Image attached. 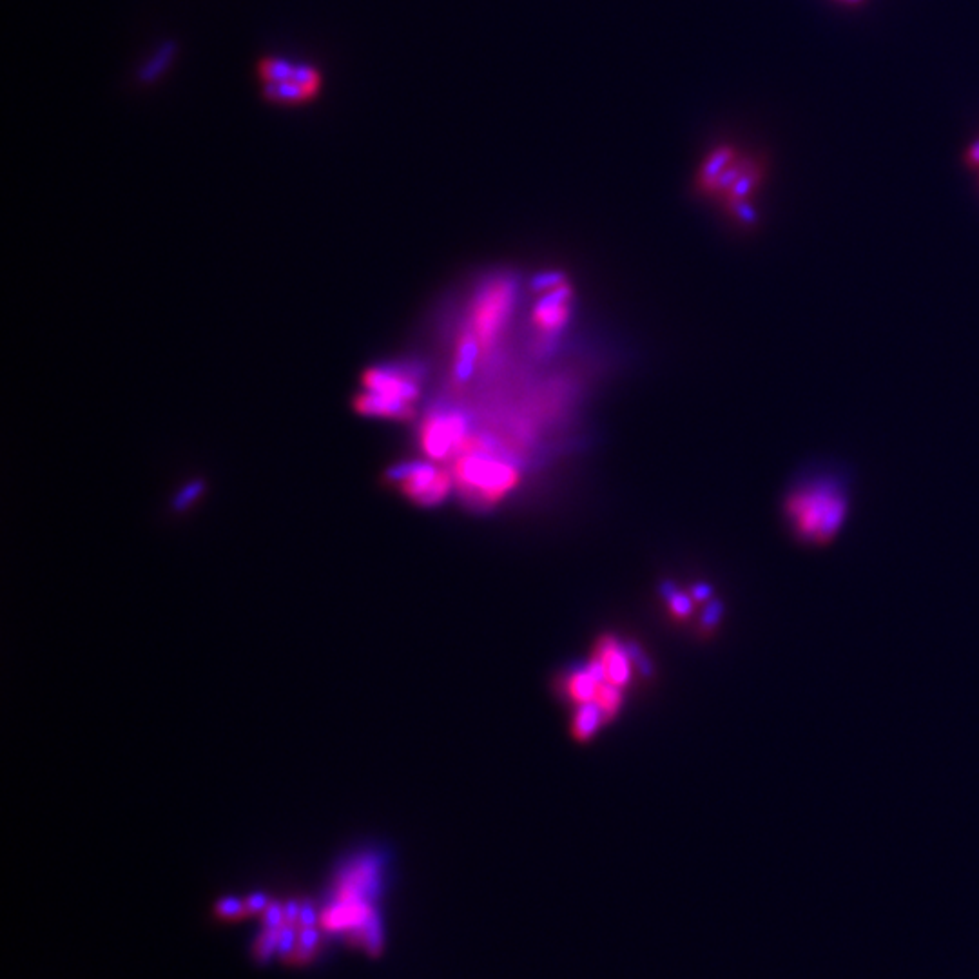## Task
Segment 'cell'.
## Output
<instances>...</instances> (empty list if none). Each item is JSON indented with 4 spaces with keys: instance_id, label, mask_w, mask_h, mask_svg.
<instances>
[{
    "instance_id": "obj_1",
    "label": "cell",
    "mask_w": 979,
    "mask_h": 979,
    "mask_svg": "<svg viewBox=\"0 0 979 979\" xmlns=\"http://www.w3.org/2000/svg\"><path fill=\"white\" fill-rule=\"evenodd\" d=\"M849 515V495L840 481L813 479L796 486L784 499V521L804 546L824 548L842 534Z\"/></svg>"
},
{
    "instance_id": "obj_2",
    "label": "cell",
    "mask_w": 979,
    "mask_h": 979,
    "mask_svg": "<svg viewBox=\"0 0 979 979\" xmlns=\"http://www.w3.org/2000/svg\"><path fill=\"white\" fill-rule=\"evenodd\" d=\"M517 287L510 276H495L477 291L470 305L465 336L457 347V367L468 372L495 349L514 312Z\"/></svg>"
},
{
    "instance_id": "obj_3",
    "label": "cell",
    "mask_w": 979,
    "mask_h": 979,
    "mask_svg": "<svg viewBox=\"0 0 979 979\" xmlns=\"http://www.w3.org/2000/svg\"><path fill=\"white\" fill-rule=\"evenodd\" d=\"M256 77L265 102L278 107H303L320 98L325 78L312 60L291 53H269L258 60Z\"/></svg>"
},
{
    "instance_id": "obj_4",
    "label": "cell",
    "mask_w": 979,
    "mask_h": 979,
    "mask_svg": "<svg viewBox=\"0 0 979 979\" xmlns=\"http://www.w3.org/2000/svg\"><path fill=\"white\" fill-rule=\"evenodd\" d=\"M454 485L468 505L490 508L514 490L519 472L505 459L490 450H479L477 443L466 441L452 466Z\"/></svg>"
},
{
    "instance_id": "obj_5",
    "label": "cell",
    "mask_w": 979,
    "mask_h": 979,
    "mask_svg": "<svg viewBox=\"0 0 979 979\" xmlns=\"http://www.w3.org/2000/svg\"><path fill=\"white\" fill-rule=\"evenodd\" d=\"M421 396V370L407 363L378 365L363 376L356 408L363 416L410 419Z\"/></svg>"
},
{
    "instance_id": "obj_6",
    "label": "cell",
    "mask_w": 979,
    "mask_h": 979,
    "mask_svg": "<svg viewBox=\"0 0 979 979\" xmlns=\"http://www.w3.org/2000/svg\"><path fill=\"white\" fill-rule=\"evenodd\" d=\"M390 479L410 501L425 508L441 505L454 486V475L450 468L419 461L394 466L390 470Z\"/></svg>"
},
{
    "instance_id": "obj_7",
    "label": "cell",
    "mask_w": 979,
    "mask_h": 979,
    "mask_svg": "<svg viewBox=\"0 0 979 979\" xmlns=\"http://www.w3.org/2000/svg\"><path fill=\"white\" fill-rule=\"evenodd\" d=\"M539 291L543 292V296L535 303L532 327L535 338L550 345L557 336L563 334L570 321L572 287L559 278H546Z\"/></svg>"
},
{
    "instance_id": "obj_8",
    "label": "cell",
    "mask_w": 979,
    "mask_h": 979,
    "mask_svg": "<svg viewBox=\"0 0 979 979\" xmlns=\"http://www.w3.org/2000/svg\"><path fill=\"white\" fill-rule=\"evenodd\" d=\"M466 441L465 419L454 412H434L419 428V445L434 461L459 454Z\"/></svg>"
},
{
    "instance_id": "obj_9",
    "label": "cell",
    "mask_w": 979,
    "mask_h": 979,
    "mask_svg": "<svg viewBox=\"0 0 979 979\" xmlns=\"http://www.w3.org/2000/svg\"><path fill=\"white\" fill-rule=\"evenodd\" d=\"M602 682L621 688L630 677V662L615 639H602L597 644L595 657L590 664Z\"/></svg>"
},
{
    "instance_id": "obj_10",
    "label": "cell",
    "mask_w": 979,
    "mask_h": 979,
    "mask_svg": "<svg viewBox=\"0 0 979 979\" xmlns=\"http://www.w3.org/2000/svg\"><path fill=\"white\" fill-rule=\"evenodd\" d=\"M740 155L742 153L738 151L737 147L729 146V144H724V146H718L717 149H713L704 158V162L700 164V167H698V191L700 193H706L709 187H711V184L717 180L718 176L722 175V171L726 169L727 165L733 164Z\"/></svg>"
},
{
    "instance_id": "obj_11",
    "label": "cell",
    "mask_w": 979,
    "mask_h": 979,
    "mask_svg": "<svg viewBox=\"0 0 979 979\" xmlns=\"http://www.w3.org/2000/svg\"><path fill=\"white\" fill-rule=\"evenodd\" d=\"M601 682V677L593 671L592 666H588V668L581 669V671H575L572 677L568 679V682H566V693H568L570 700L577 702L579 706L592 704L593 698H595L597 691H599Z\"/></svg>"
},
{
    "instance_id": "obj_12",
    "label": "cell",
    "mask_w": 979,
    "mask_h": 979,
    "mask_svg": "<svg viewBox=\"0 0 979 979\" xmlns=\"http://www.w3.org/2000/svg\"><path fill=\"white\" fill-rule=\"evenodd\" d=\"M601 722H604L601 709L597 708L593 702L592 704H584L573 718L575 737L588 740L595 733V729L601 726Z\"/></svg>"
},
{
    "instance_id": "obj_13",
    "label": "cell",
    "mask_w": 979,
    "mask_h": 979,
    "mask_svg": "<svg viewBox=\"0 0 979 979\" xmlns=\"http://www.w3.org/2000/svg\"><path fill=\"white\" fill-rule=\"evenodd\" d=\"M280 945V929H269L263 932L262 938L258 941V950L256 954L262 958V960H267L271 956L272 952L276 950V947Z\"/></svg>"
},
{
    "instance_id": "obj_14",
    "label": "cell",
    "mask_w": 979,
    "mask_h": 979,
    "mask_svg": "<svg viewBox=\"0 0 979 979\" xmlns=\"http://www.w3.org/2000/svg\"><path fill=\"white\" fill-rule=\"evenodd\" d=\"M243 909L249 911L247 905L243 907L242 903L238 902V900H223L216 907V911L220 912L222 916H238V914H242Z\"/></svg>"
},
{
    "instance_id": "obj_15",
    "label": "cell",
    "mask_w": 979,
    "mask_h": 979,
    "mask_svg": "<svg viewBox=\"0 0 979 979\" xmlns=\"http://www.w3.org/2000/svg\"><path fill=\"white\" fill-rule=\"evenodd\" d=\"M965 160H967V164H969L970 167H978L979 142H976V144H972V146L969 147V151H967V155H965Z\"/></svg>"
},
{
    "instance_id": "obj_16",
    "label": "cell",
    "mask_w": 979,
    "mask_h": 979,
    "mask_svg": "<svg viewBox=\"0 0 979 979\" xmlns=\"http://www.w3.org/2000/svg\"><path fill=\"white\" fill-rule=\"evenodd\" d=\"M842 2H847V4H853V6H856V4H862V2H865V0H842Z\"/></svg>"
}]
</instances>
